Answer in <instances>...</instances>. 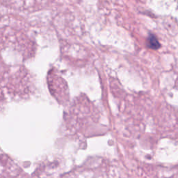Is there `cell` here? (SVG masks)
Instances as JSON below:
<instances>
[{
  "mask_svg": "<svg viewBox=\"0 0 178 178\" xmlns=\"http://www.w3.org/2000/svg\"><path fill=\"white\" fill-rule=\"evenodd\" d=\"M148 46L153 50H157L160 48V43L158 41L157 37L152 34H150L148 38Z\"/></svg>",
  "mask_w": 178,
  "mask_h": 178,
  "instance_id": "6da1fadb",
  "label": "cell"
}]
</instances>
